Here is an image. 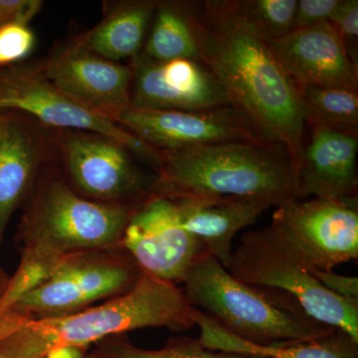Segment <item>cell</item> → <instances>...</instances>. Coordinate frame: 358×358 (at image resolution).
<instances>
[{
	"instance_id": "9c48e42d",
	"label": "cell",
	"mask_w": 358,
	"mask_h": 358,
	"mask_svg": "<svg viewBox=\"0 0 358 358\" xmlns=\"http://www.w3.org/2000/svg\"><path fill=\"white\" fill-rule=\"evenodd\" d=\"M0 109L23 110L57 128L93 131L117 141L159 167L162 152L148 145L112 120L92 112L56 88L43 74L32 70L0 73Z\"/></svg>"
},
{
	"instance_id": "ac0fdd59",
	"label": "cell",
	"mask_w": 358,
	"mask_h": 358,
	"mask_svg": "<svg viewBox=\"0 0 358 358\" xmlns=\"http://www.w3.org/2000/svg\"><path fill=\"white\" fill-rule=\"evenodd\" d=\"M193 320L199 343L213 352L259 358H358V341L341 329L315 341L260 345L238 338L194 308Z\"/></svg>"
},
{
	"instance_id": "2e32d148",
	"label": "cell",
	"mask_w": 358,
	"mask_h": 358,
	"mask_svg": "<svg viewBox=\"0 0 358 358\" xmlns=\"http://www.w3.org/2000/svg\"><path fill=\"white\" fill-rule=\"evenodd\" d=\"M313 127L296 173V199L357 197V134Z\"/></svg>"
},
{
	"instance_id": "603a6c76",
	"label": "cell",
	"mask_w": 358,
	"mask_h": 358,
	"mask_svg": "<svg viewBox=\"0 0 358 358\" xmlns=\"http://www.w3.org/2000/svg\"><path fill=\"white\" fill-rule=\"evenodd\" d=\"M238 6L268 42L282 38L294 30L298 0H241Z\"/></svg>"
},
{
	"instance_id": "d4e9b609",
	"label": "cell",
	"mask_w": 358,
	"mask_h": 358,
	"mask_svg": "<svg viewBox=\"0 0 358 358\" xmlns=\"http://www.w3.org/2000/svg\"><path fill=\"white\" fill-rule=\"evenodd\" d=\"M35 37L22 23H9L0 27V66L22 60L31 52Z\"/></svg>"
},
{
	"instance_id": "484cf974",
	"label": "cell",
	"mask_w": 358,
	"mask_h": 358,
	"mask_svg": "<svg viewBox=\"0 0 358 358\" xmlns=\"http://www.w3.org/2000/svg\"><path fill=\"white\" fill-rule=\"evenodd\" d=\"M329 22L338 33L346 53L358 65L357 0H341Z\"/></svg>"
},
{
	"instance_id": "277c9868",
	"label": "cell",
	"mask_w": 358,
	"mask_h": 358,
	"mask_svg": "<svg viewBox=\"0 0 358 358\" xmlns=\"http://www.w3.org/2000/svg\"><path fill=\"white\" fill-rule=\"evenodd\" d=\"M312 267L268 226L242 235L226 268L282 310L341 329L358 341V301L327 291Z\"/></svg>"
},
{
	"instance_id": "cb8c5ba5",
	"label": "cell",
	"mask_w": 358,
	"mask_h": 358,
	"mask_svg": "<svg viewBox=\"0 0 358 358\" xmlns=\"http://www.w3.org/2000/svg\"><path fill=\"white\" fill-rule=\"evenodd\" d=\"M108 358H259L207 350L199 339L179 338L157 350H141L129 343H117Z\"/></svg>"
},
{
	"instance_id": "7402d4cb",
	"label": "cell",
	"mask_w": 358,
	"mask_h": 358,
	"mask_svg": "<svg viewBox=\"0 0 358 358\" xmlns=\"http://www.w3.org/2000/svg\"><path fill=\"white\" fill-rule=\"evenodd\" d=\"M299 91L308 124L357 136V91L334 86H301Z\"/></svg>"
},
{
	"instance_id": "ba28073f",
	"label": "cell",
	"mask_w": 358,
	"mask_h": 358,
	"mask_svg": "<svg viewBox=\"0 0 358 358\" xmlns=\"http://www.w3.org/2000/svg\"><path fill=\"white\" fill-rule=\"evenodd\" d=\"M141 273L134 261L94 258L89 253L70 257L8 312L34 317L78 312L94 301L128 291Z\"/></svg>"
},
{
	"instance_id": "4fadbf2b",
	"label": "cell",
	"mask_w": 358,
	"mask_h": 358,
	"mask_svg": "<svg viewBox=\"0 0 358 358\" xmlns=\"http://www.w3.org/2000/svg\"><path fill=\"white\" fill-rule=\"evenodd\" d=\"M43 75L63 94L114 122L131 107V68L95 55L74 44L47 62Z\"/></svg>"
},
{
	"instance_id": "30bf717a",
	"label": "cell",
	"mask_w": 358,
	"mask_h": 358,
	"mask_svg": "<svg viewBox=\"0 0 358 358\" xmlns=\"http://www.w3.org/2000/svg\"><path fill=\"white\" fill-rule=\"evenodd\" d=\"M121 242L143 272L174 285L207 253L181 225L173 200L166 197L150 196L134 210Z\"/></svg>"
},
{
	"instance_id": "f546056e",
	"label": "cell",
	"mask_w": 358,
	"mask_h": 358,
	"mask_svg": "<svg viewBox=\"0 0 358 358\" xmlns=\"http://www.w3.org/2000/svg\"><path fill=\"white\" fill-rule=\"evenodd\" d=\"M44 358H84L82 348L74 346H60L49 350Z\"/></svg>"
},
{
	"instance_id": "83f0119b",
	"label": "cell",
	"mask_w": 358,
	"mask_h": 358,
	"mask_svg": "<svg viewBox=\"0 0 358 358\" xmlns=\"http://www.w3.org/2000/svg\"><path fill=\"white\" fill-rule=\"evenodd\" d=\"M312 273L317 281L336 296L358 301V278L336 274L333 271L320 270L312 267Z\"/></svg>"
},
{
	"instance_id": "4316f807",
	"label": "cell",
	"mask_w": 358,
	"mask_h": 358,
	"mask_svg": "<svg viewBox=\"0 0 358 358\" xmlns=\"http://www.w3.org/2000/svg\"><path fill=\"white\" fill-rule=\"evenodd\" d=\"M341 0H299L294 30L329 21Z\"/></svg>"
},
{
	"instance_id": "44dd1931",
	"label": "cell",
	"mask_w": 358,
	"mask_h": 358,
	"mask_svg": "<svg viewBox=\"0 0 358 358\" xmlns=\"http://www.w3.org/2000/svg\"><path fill=\"white\" fill-rule=\"evenodd\" d=\"M36 159L29 136L0 117V232L29 185Z\"/></svg>"
},
{
	"instance_id": "8fae6325",
	"label": "cell",
	"mask_w": 358,
	"mask_h": 358,
	"mask_svg": "<svg viewBox=\"0 0 358 358\" xmlns=\"http://www.w3.org/2000/svg\"><path fill=\"white\" fill-rule=\"evenodd\" d=\"M114 122L162 152L234 141H270L234 106L199 112L129 107Z\"/></svg>"
},
{
	"instance_id": "6da1fadb",
	"label": "cell",
	"mask_w": 358,
	"mask_h": 358,
	"mask_svg": "<svg viewBox=\"0 0 358 358\" xmlns=\"http://www.w3.org/2000/svg\"><path fill=\"white\" fill-rule=\"evenodd\" d=\"M200 62L260 133L287 150L298 173L306 117L298 85L235 0H207L199 13Z\"/></svg>"
},
{
	"instance_id": "f1b7e54d",
	"label": "cell",
	"mask_w": 358,
	"mask_h": 358,
	"mask_svg": "<svg viewBox=\"0 0 358 358\" xmlns=\"http://www.w3.org/2000/svg\"><path fill=\"white\" fill-rule=\"evenodd\" d=\"M41 7L40 0H0V27L15 22L27 25Z\"/></svg>"
},
{
	"instance_id": "9a60e30c",
	"label": "cell",
	"mask_w": 358,
	"mask_h": 358,
	"mask_svg": "<svg viewBox=\"0 0 358 358\" xmlns=\"http://www.w3.org/2000/svg\"><path fill=\"white\" fill-rule=\"evenodd\" d=\"M65 150L71 176L87 194L117 200L152 189L117 141L99 134H74L67 138Z\"/></svg>"
},
{
	"instance_id": "5bb4252c",
	"label": "cell",
	"mask_w": 358,
	"mask_h": 358,
	"mask_svg": "<svg viewBox=\"0 0 358 358\" xmlns=\"http://www.w3.org/2000/svg\"><path fill=\"white\" fill-rule=\"evenodd\" d=\"M289 77L301 86L358 88V65L346 53L329 21L294 29L268 42Z\"/></svg>"
},
{
	"instance_id": "7a4b0ae2",
	"label": "cell",
	"mask_w": 358,
	"mask_h": 358,
	"mask_svg": "<svg viewBox=\"0 0 358 358\" xmlns=\"http://www.w3.org/2000/svg\"><path fill=\"white\" fill-rule=\"evenodd\" d=\"M193 326V308L183 289L143 272L131 289L98 307L53 317L3 313L0 352L7 358H44L53 348H84L145 327L186 331Z\"/></svg>"
},
{
	"instance_id": "3957f363",
	"label": "cell",
	"mask_w": 358,
	"mask_h": 358,
	"mask_svg": "<svg viewBox=\"0 0 358 358\" xmlns=\"http://www.w3.org/2000/svg\"><path fill=\"white\" fill-rule=\"evenodd\" d=\"M152 196L296 199V169L272 141H234L162 152ZM277 205V206H278Z\"/></svg>"
},
{
	"instance_id": "52a82bcc",
	"label": "cell",
	"mask_w": 358,
	"mask_h": 358,
	"mask_svg": "<svg viewBox=\"0 0 358 358\" xmlns=\"http://www.w3.org/2000/svg\"><path fill=\"white\" fill-rule=\"evenodd\" d=\"M270 226L313 267L333 271L358 258L357 197L287 199Z\"/></svg>"
},
{
	"instance_id": "7c38bea8",
	"label": "cell",
	"mask_w": 358,
	"mask_h": 358,
	"mask_svg": "<svg viewBox=\"0 0 358 358\" xmlns=\"http://www.w3.org/2000/svg\"><path fill=\"white\" fill-rule=\"evenodd\" d=\"M131 69V107L136 109L199 112L234 106L217 78L199 60L157 62L138 55Z\"/></svg>"
},
{
	"instance_id": "e0dca14e",
	"label": "cell",
	"mask_w": 358,
	"mask_h": 358,
	"mask_svg": "<svg viewBox=\"0 0 358 358\" xmlns=\"http://www.w3.org/2000/svg\"><path fill=\"white\" fill-rule=\"evenodd\" d=\"M173 200L181 225L199 238L207 253L225 268L229 265L237 233L278 205L267 199L180 197Z\"/></svg>"
},
{
	"instance_id": "4dcf8cb0",
	"label": "cell",
	"mask_w": 358,
	"mask_h": 358,
	"mask_svg": "<svg viewBox=\"0 0 358 358\" xmlns=\"http://www.w3.org/2000/svg\"><path fill=\"white\" fill-rule=\"evenodd\" d=\"M0 358H7V357H6V355H2V353L0 352Z\"/></svg>"
},
{
	"instance_id": "8992f818",
	"label": "cell",
	"mask_w": 358,
	"mask_h": 358,
	"mask_svg": "<svg viewBox=\"0 0 358 358\" xmlns=\"http://www.w3.org/2000/svg\"><path fill=\"white\" fill-rule=\"evenodd\" d=\"M134 211L78 196L61 182L47 186L26 219L23 260L55 270L70 257L122 241Z\"/></svg>"
},
{
	"instance_id": "5b68a950",
	"label": "cell",
	"mask_w": 358,
	"mask_h": 358,
	"mask_svg": "<svg viewBox=\"0 0 358 358\" xmlns=\"http://www.w3.org/2000/svg\"><path fill=\"white\" fill-rule=\"evenodd\" d=\"M182 282L192 308L251 343L315 341L338 329L278 307L260 292L235 279L208 253L193 264Z\"/></svg>"
},
{
	"instance_id": "ffe728a7",
	"label": "cell",
	"mask_w": 358,
	"mask_h": 358,
	"mask_svg": "<svg viewBox=\"0 0 358 358\" xmlns=\"http://www.w3.org/2000/svg\"><path fill=\"white\" fill-rule=\"evenodd\" d=\"M200 6L194 2L157 4L143 56L157 62L174 59L200 61Z\"/></svg>"
},
{
	"instance_id": "d6986e66",
	"label": "cell",
	"mask_w": 358,
	"mask_h": 358,
	"mask_svg": "<svg viewBox=\"0 0 358 358\" xmlns=\"http://www.w3.org/2000/svg\"><path fill=\"white\" fill-rule=\"evenodd\" d=\"M155 1H131L117 7L78 45L87 51L117 62L138 56L145 32L154 17Z\"/></svg>"
}]
</instances>
